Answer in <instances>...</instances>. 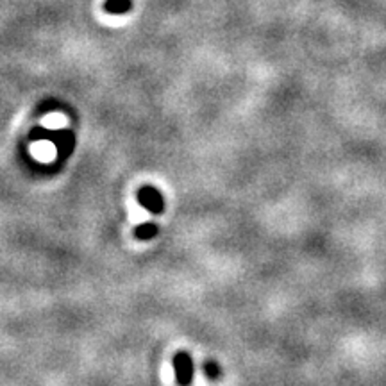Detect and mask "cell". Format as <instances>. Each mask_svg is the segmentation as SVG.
Returning <instances> with one entry per match:
<instances>
[{
    "label": "cell",
    "mask_w": 386,
    "mask_h": 386,
    "mask_svg": "<svg viewBox=\"0 0 386 386\" xmlns=\"http://www.w3.org/2000/svg\"><path fill=\"white\" fill-rule=\"evenodd\" d=\"M204 372L211 381L215 379H220L222 378V369H220V365L215 363V361H206L204 363Z\"/></svg>",
    "instance_id": "8992f818"
},
{
    "label": "cell",
    "mask_w": 386,
    "mask_h": 386,
    "mask_svg": "<svg viewBox=\"0 0 386 386\" xmlns=\"http://www.w3.org/2000/svg\"><path fill=\"white\" fill-rule=\"evenodd\" d=\"M138 202H140L147 211H151L152 215L163 213L164 209L163 193H161L158 188L151 186V184H147V186H143L142 190L138 191Z\"/></svg>",
    "instance_id": "3957f363"
},
{
    "label": "cell",
    "mask_w": 386,
    "mask_h": 386,
    "mask_svg": "<svg viewBox=\"0 0 386 386\" xmlns=\"http://www.w3.org/2000/svg\"><path fill=\"white\" fill-rule=\"evenodd\" d=\"M104 9L109 14H125L133 9V0H106Z\"/></svg>",
    "instance_id": "277c9868"
},
{
    "label": "cell",
    "mask_w": 386,
    "mask_h": 386,
    "mask_svg": "<svg viewBox=\"0 0 386 386\" xmlns=\"http://www.w3.org/2000/svg\"><path fill=\"white\" fill-rule=\"evenodd\" d=\"M158 231H160V227L156 226V224L145 222V224H140L134 233H136V238L147 242V240H152V238H156V236H158Z\"/></svg>",
    "instance_id": "5b68a950"
},
{
    "label": "cell",
    "mask_w": 386,
    "mask_h": 386,
    "mask_svg": "<svg viewBox=\"0 0 386 386\" xmlns=\"http://www.w3.org/2000/svg\"><path fill=\"white\" fill-rule=\"evenodd\" d=\"M173 370H175V381L179 386H191L195 376V365L191 360L190 352H178L173 356Z\"/></svg>",
    "instance_id": "7a4b0ae2"
},
{
    "label": "cell",
    "mask_w": 386,
    "mask_h": 386,
    "mask_svg": "<svg viewBox=\"0 0 386 386\" xmlns=\"http://www.w3.org/2000/svg\"><path fill=\"white\" fill-rule=\"evenodd\" d=\"M32 142H40V140H49L56 151H58L59 158H68L76 149V134L72 133L70 129H49L45 127H34L29 134Z\"/></svg>",
    "instance_id": "6da1fadb"
}]
</instances>
